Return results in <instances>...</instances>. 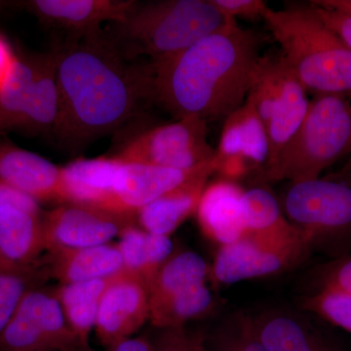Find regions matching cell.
<instances>
[{
    "instance_id": "6da1fadb",
    "label": "cell",
    "mask_w": 351,
    "mask_h": 351,
    "mask_svg": "<svg viewBox=\"0 0 351 351\" xmlns=\"http://www.w3.org/2000/svg\"><path fill=\"white\" fill-rule=\"evenodd\" d=\"M53 51L59 108L52 133L68 149L119 130L152 101L149 64L127 61L101 31Z\"/></svg>"
},
{
    "instance_id": "7a4b0ae2",
    "label": "cell",
    "mask_w": 351,
    "mask_h": 351,
    "mask_svg": "<svg viewBox=\"0 0 351 351\" xmlns=\"http://www.w3.org/2000/svg\"><path fill=\"white\" fill-rule=\"evenodd\" d=\"M258 32L234 25L149 63L152 101L176 119H226L245 103L261 55Z\"/></svg>"
},
{
    "instance_id": "3957f363",
    "label": "cell",
    "mask_w": 351,
    "mask_h": 351,
    "mask_svg": "<svg viewBox=\"0 0 351 351\" xmlns=\"http://www.w3.org/2000/svg\"><path fill=\"white\" fill-rule=\"evenodd\" d=\"M234 25L211 0H162L137 2L125 20L108 24L101 34L127 61L145 57L156 63Z\"/></svg>"
},
{
    "instance_id": "277c9868",
    "label": "cell",
    "mask_w": 351,
    "mask_h": 351,
    "mask_svg": "<svg viewBox=\"0 0 351 351\" xmlns=\"http://www.w3.org/2000/svg\"><path fill=\"white\" fill-rule=\"evenodd\" d=\"M263 20L306 91L351 100V50L320 19L313 4L269 8Z\"/></svg>"
},
{
    "instance_id": "5b68a950",
    "label": "cell",
    "mask_w": 351,
    "mask_h": 351,
    "mask_svg": "<svg viewBox=\"0 0 351 351\" xmlns=\"http://www.w3.org/2000/svg\"><path fill=\"white\" fill-rule=\"evenodd\" d=\"M346 154H351V100L341 95H317L265 176L289 184L311 181Z\"/></svg>"
},
{
    "instance_id": "8992f818",
    "label": "cell",
    "mask_w": 351,
    "mask_h": 351,
    "mask_svg": "<svg viewBox=\"0 0 351 351\" xmlns=\"http://www.w3.org/2000/svg\"><path fill=\"white\" fill-rule=\"evenodd\" d=\"M284 214L302 232L311 253L335 257L351 250V181L335 177L290 184Z\"/></svg>"
},
{
    "instance_id": "52a82bcc",
    "label": "cell",
    "mask_w": 351,
    "mask_h": 351,
    "mask_svg": "<svg viewBox=\"0 0 351 351\" xmlns=\"http://www.w3.org/2000/svg\"><path fill=\"white\" fill-rule=\"evenodd\" d=\"M302 86L281 53L262 55L253 75L246 101L260 117L267 141L269 169L295 135L309 107Z\"/></svg>"
},
{
    "instance_id": "ba28073f",
    "label": "cell",
    "mask_w": 351,
    "mask_h": 351,
    "mask_svg": "<svg viewBox=\"0 0 351 351\" xmlns=\"http://www.w3.org/2000/svg\"><path fill=\"white\" fill-rule=\"evenodd\" d=\"M69 327L56 290L32 288L0 335V351H85Z\"/></svg>"
},
{
    "instance_id": "9c48e42d",
    "label": "cell",
    "mask_w": 351,
    "mask_h": 351,
    "mask_svg": "<svg viewBox=\"0 0 351 351\" xmlns=\"http://www.w3.org/2000/svg\"><path fill=\"white\" fill-rule=\"evenodd\" d=\"M207 134V122L198 117H186L143 132L113 157L124 163L193 170L216 156L208 143Z\"/></svg>"
},
{
    "instance_id": "30bf717a",
    "label": "cell",
    "mask_w": 351,
    "mask_h": 351,
    "mask_svg": "<svg viewBox=\"0 0 351 351\" xmlns=\"http://www.w3.org/2000/svg\"><path fill=\"white\" fill-rule=\"evenodd\" d=\"M304 239L269 241L245 235L219 246L210 276L221 285L282 274L301 265L311 255Z\"/></svg>"
},
{
    "instance_id": "8fae6325",
    "label": "cell",
    "mask_w": 351,
    "mask_h": 351,
    "mask_svg": "<svg viewBox=\"0 0 351 351\" xmlns=\"http://www.w3.org/2000/svg\"><path fill=\"white\" fill-rule=\"evenodd\" d=\"M134 214L66 203L43 217L45 249L52 252L107 245L135 226Z\"/></svg>"
},
{
    "instance_id": "7c38bea8",
    "label": "cell",
    "mask_w": 351,
    "mask_h": 351,
    "mask_svg": "<svg viewBox=\"0 0 351 351\" xmlns=\"http://www.w3.org/2000/svg\"><path fill=\"white\" fill-rule=\"evenodd\" d=\"M149 289L142 279L125 270L112 277L99 306L97 337L108 348L132 338L149 320Z\"/></svg>"
},
{
    "instance_id": "4fadbf2b",
    "label": "cell",
    "mask_w": 351,
    "mask_h": 351,
    "mask_svg": "<svg viewBox=\"0 0 351 351\" xmlns=\"http://www.w3.org/2000/svg\"><path fill=\"white\" fill-rule=\"evenodd\" d=\"M221 159L215 156L209 162L193 170H177L141 163L120 161L115 200L120 212L137 213L141 208L196 178L210 177L218 172Z\"/></svg>"
},
{
    "instance_id": "5bb4252c",
    "label": "cell",
    "mask_w": 351,
    "mask_h": 351,
    "mask_svg": "<svg viewBox=\"0 0 351 351\" xmlns=\"http://www.w3.org/2000/svg\"><path fill=\"white\" fill-rule=\"evenodd\" d=\"M137 1L131 0H34L27 7L44 24L80 38L101 31V25L125 20Z\"/></svg>"
},
{
    "instance_id": "9a60e30c",
    "label": "cell",
    "mask_w": 351,
    "mask_h": 351,
    "mask_svg": "<svg viewBox=\"0 0 351 351\" xmlns=\"http://www.w3.org/2000/svg\"><path fill=\"white\" fill-rule=\"evenodd\" d=\"M0 182L36 201H63V172L34 152L0 149Z\"/></svg>"
},
{
    "instance_id": "2e32d148",
    "label": "cell",
    "mask_w": 351,
    "mask_h": 351,
    "mask_svg": "<svg viewBox=\"0 0 351 351\" xmlns=\"http://www.w3.org/2000/svg\"><path fill=\"white\" fill-rule=\"evenodd\" d=\"M252 317L258 337L267 351H338L302 313L271 308Z\"/></svg>"
},
{
    "instance_id": "e0dca14e",
    "label": "cell",
    "mask_w": 351,
    "mask_h": 351,
    "mask_svg": "<svg viewBox=\"0 0 351 351\" xmlns=\"http://www.w3.org/2000/svg\"><path fill=\"white\" fill-rule=\"evenodd\" d=\"M244 189L234 182L221 180L206 186L198 204L203 232L219 246L234 243L246 235Z\"/></svg>"
},
{
    "instance_id": "ac0fdd59",
    "label": "cell",
    "mask_w": 351,
    "mask_h": 351,
    "mask_svg": "<svg viewBox=\"0 0 351 351\" xmlns=\"http://www.w3.org/2000/svg\"><path fill=\"white\" fill-rule=\"evenodd\" d=\"M119 167L114 157L77 159L62 167L63 201L119 211L115 189Z\"/></svg>"
},
{
    "instance_id": "d6986e66",
    "label": "cell",
    "mask_w": 351,
    "mask_h": 351,
    "mask_svg": "<svg viewBox=\"0 0 351 351\" xmlns=\"http://www.w3.org/2000/svg\"><path fill=\"white\" fill-rule=\"evenodd\" d=\"M45 265L48 276L62 284L110 278L124 270L119 249L108 244L49 252Z\"/></svg>"
},
{
    "instance_id": "ffe728a7",
    "label": "cell",
    "mask_w": 351,
    "mask_h": 351,
    "mask_svg": "<svg viewBox=\"0 0 351 351\" xmlns=\"http://www.w3.org/2000/svg\"><path fill=\"white\" fill-rule=\"evenodd\" d=\"M46 250L43 218L14 205L0 207V254L21 267H34Z\"/></svg>"
},
{
    "instance_id": "44dd1931",
    "label": "cell",
    "mask_w": 351,
    "mask_h": 351,
    "mask_svg": "<svg viewBox=\"0 0 351 351\" xmlns=\"http://www.w3.org/2000/svg\"><path fill=\"white\" fill-rule=\"evenodd\" d=\"M208 178L191 180L141 208L137 214L142 230L170 237L197 210Z\"/></svg>"
},
{
    "instance_id": "7402d4cb",
    "label": "cell",
    "mask_w": 351,
    "mask_h": 351,
    "mask_svg": "<svg viewBox=\"0 0 351 351\" xmlns=\"http://www.w3.org/2000/svg\"><path fill=\"white\" fill-rule=\"evenodd\" d=\"M217 156L223 159L241 156L256 165L267 164L269 141L257 112L245 101L230 117H226L221 131Z\"/></svg>"
},
{
    "instance_id": "603a6c76",
    "label": "cell",
    "mask_w": 351,
    "mask_h": 351,
    "mask_svg": "<svg viewBox=\"0 0 351 351\" xmlns=\"http://www.w3.org/2000/svg\"><path fill=\"white\" fill-rule=\"evenodd\" d=\"M117 247L121 254L124 270L142 279L147 286L157 271L172 256L173 245L170 237H162L132 226L120 235Z\"/></svg>"
},
{
    "instance_id": "cb8c5ba5",
    "label": "cell",
    "mask_w": 351,
    "mask_h": 351,
    "mask_svg": "<svg viewBox=\"0 0 351 351\" xmlns=\"http://www.w3.org/2000/svg\"><path fill=\"white\" fill-rule=\"evenodd\" d=\"M243 201L246 235L269 241L304 239L285 216L276 196L267 189L258 186L244 191Z\"/></svg>"
},
{
    "instance_id": "d4e9b609",
    "label": "cell",
    "mask_w": 351,
    "mask_h": 351,
    "mask_svg": "<svg viewBox=\"0 0 351 351\" xmlns=\"http://www.w3.org/2000/svg\"><path fill=\"white\" fill-rule=\"evenodd\" d=\"M36 82L29 108L18 130L40 134L53 132L58 117L59 99L54 51L34 56Z\"/></svg>"
},
{
    "instance_id": "484cf974",
    "label": "cell",
    "mask_w": 351,
    "mask_h": 351,
    "mask_svg": "<svg viewBox=\"0 0 351 351\" xmlns=\"http://www.w3.org/2000/svg\"><path fill=\"white\" fill-rule=\"evenodd\" d=\"M112 277L62 284L55 289L69 327L85 346L90 332L95 329L101 297Z\"/></svg>"
},
{
    "instance_id": "4316f807",
    "label": "cell",
    "mask_w": 351,
    "mask_h": 351,
    "mask_svg": "<svg viewBox=\"0 0 351 351\" xmlns=\"http://www.w3.org/2000/svg\"><path fill=\"white\" fill-rule=\"evenodd\" d=\"M215 300L206 283L186 289L157 301L149 302V321L159 330L184 327L212 311Z\"/></svg>"
},
{
    "instance_id": "83f0119b",
    "label": "cell",
    "mask_w": 351,
    "mask_h": 351,
    "mask_svg": "<svg viewBox=\"0 0 351 351\" xmlns=\"http://www.w3.org/2000/svg\"><path fill=\"white\" fill-rule=\"evenodd\" d=\"M36 82L34 56L16 57L0 88V131L18 130L29 108Z\"/></svg>"
},
{
    "instance_id": "f1b7e54d",
    "label": "cell",
    "mask_w": 351,
    "mask_h": 351,
    "mask_svg": "<svg viewBox=\"0 0 351 351\" xmlns=\"http://www.w3.org/2000/svg\"><path fill=\"white\" fill-rule=\"evenodd\" d=\"M211 267L195 252L186 251L172 255L149 285V302L163 299L186 289L206 283Z\"/></svg>"
},
{
    "instance_id": "f546056e",
    "label": "cell",
    "mask_w": 351,
    "mask_h": 351,
    "mask_svg": "<svg viewBox=\"0 0 351 351\" xmlns=\"http://www.w3.org/2000/svg\"><path fill=\"white\" fill-rule=\"evenodd\" d=\"M207 351H267L256 332L251 314L243 311L226 316L209 337Z\"/></svg>"
},
{
    "instance_id": "4dcf8cb0",
    "label": "cell",
    "mask_w": 351,
    "mask_h": 351,
    "mask_svg": "<svg viewBox=\"0 0 351 351\" xmlns=\"http://www.w3.org/2000/svg\"><path fill=\"white\" fill-rule=\"evenodd\" d=\"M302 311L318 316L351 334V295L334 288H318L302 297Z\"/></svg>"
},
{
    "instance_id": "1f68e13d",
    "label": "cell",
    "mask_w": 351,
    "mask_h": 351,
    "mask_svg": "<svg viewBox=\"0 0 351 351\" xmlns=\"http://www.w3.org/2000/svg\"><path fill=\"white\" fill-rule=\"evenodd\" d=\"M44 276H17L0 274V335L5 329L27 291L34 288V281Z\"/></svg>"
},
{
    "instance_id": "d6a6232c",
    "label": "cell",
    "mask_w": 351,
    "mask_h": 351,
    "mask_svg": "<svg viewBox=\"0 0 351 351\" xmlns=\"http://www.w3.org/2000/svg\"><path fill=\"white\" fill-rule=\"evenodd\" d=\"M315 289L334 288L351 295V256H343L314 269Z\"/></svg>"
},
{
    "instance_id": "836d02e7",
    "label": "cell",
    "mask_w": 351,
    "mask_h": 351,
    "mask_svg": "<svg viewBox=\"0 0 351 351\" xmlns=\"http://www.w3.org/2000/svg\"><path fill=\"white\" fill-rule=\"evenodd\" d=\"M154 343L156 351H207L204 337L184 327L160 330Z\"/></svg>"
},
{
    "instance_id": "e575fe53",
    "label": "cell",
    "mask_w": 351,
    "mask_h": 351,
    "mask_svg": "<svg viewBox=\"0 0 351 351\" xmlns=\"http://www.w3.org/2000/svg\"><path fill=\"white\" fill-rule=\"evenodd\" d=\"M217 8L232 19H263V14L269 8L263 0H211Z\"/></svg>"
},
{
    "instance_id": "d590c367",
    "label": "cell",
    "mask_w": 351,
    "mask_h": 351,
    "mask_svg": "<svg viewBox=\"0 0 351 351\" xmlns=\"http://www.w3.org/2000/svg\"><path fill=\"white\" fill-rule=\"evenodd\" d=\"M316 13L351 50V15L311 3Z\"/></svg>"
},
{
    "instance_id": "8d00e7d4",
    "label": "cell",
    "mask_w": 351,
    "mask_h": 351,
    "mask_svg": "<svg viewBox=\"0 0 351 351\" xmlns=\"http://www.w3.org/2000/svg\"><path fill=\"white\" fill-rule=\"evenodd\" d=\"M6 205H14L29 210V211L38 212L39 213L38 204L36 201L31 197L16 191L11 186H7L4 182H0V207Z\"/></svg>"
},
{
    "instance_id": "74e56055",
    "label": "cell",
    "mask_w": 351,
    "mask_h": 351,
    "mask_svg": "<svg viewBox=\"0 0 351 351\" xmlns=\"http://www.w3.org/2000/svg\"><path fill=\"white\" fill-rule=\"evenodd\" d=\"M248 164H251L250 161L247 160L241 156L225 157V158L221 159L218 172L226 178V181L233 182V179L239 178L247 172Z\"/></svg>"
},
{
    "instance_id": "f35d334b",
    "label": "cell",
    "mask_w": 351,
    "mask_h": 351,
    "mask_svg": "<svg viewBox=\"0 0 351 351\" xmlns=\"http://www.w3.org/2000/svg\"><path fill=\"white\" fill-rule=\"evenodd\" d=\"M108 351H156L154 341L145 337L129 338L120 341Z\"/></svg>"
},
{
    "instance_id": "ab89813d",
    "label": "cell",
    "mask_w": 351,
    "mask_h": 351,
    "mask_svg": "<svg viewBox=\"0 0 351 351\" xmlns=\"http://www.w3.org/2000/svg\"><path fill=\"white\" fill-rule=\"evenodd\" d=\"M15 59L16 57L14 56L8 44L0 36V88L5 82Z\"/></svg>"
},
{
    "instance_id": "60d3db41",
    "label": "cell",
    "mask_w": 351,
    "mask_h": 351,
    "mask_svg": "<svg viewBox=\"0 0 351 351\" xmlns=\"http://www.w3.org/2000/svg\"><path fill=\"white\" fill-rule=\"evenodd\" d=\"M36 267H21V265H15L7 260L0 254V274H17V276H40V274H46L45 271H39Z\"/></svg>"
},
{
    "instance_id": "b9f144b4",
    "label": "cell",
    "mask_w": 351,
    "mask_h": 351,
    "mask_svg": "<svg viewBox=\"0 0 351 351\" xmlns=\"http://www.w3.org/2000/svg\"><path fill=\"white\" fill-rule=\"evenodd\" d=\"M311 3L351 15V0H314Z\"/></svg>"
},
{
    "instance_id": "7bdbcfd3",
    "label": "cell",
    "mask_w": 351,
    "mask_h": 351,
    "mask_svg": "<svg viewBox=\"0 0 351 351\" xmlns=\"http://www.w3.org/2000/svg\"><path fill=\"white\" fill-rule=\"evenodd\" d=\"M343 173H351V157L348 163L346 164L345 169H343Z\"/></svg>"
},
{
    "instance_id": "ee69618b",
    "label": "cell",
    "mask_w": 351,
    "mask_h": 351,
    "mask_svg": "<svg viewBox=\"0 0 351 351\" xmlns=\"http://www.w3.org/2000/svg\"><path fill=\"white\" fill-rule=\"evenodd\" d=\"M85 351H94V350H90V348H87V350H85ZM107 351H108V350H107Z\"/></svg>"
}]
</instances>
